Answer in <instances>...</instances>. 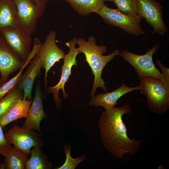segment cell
Masks as SVG:
<instances>
[{
	"instance_id": "cell-9",
	"label": "cell",
	"mask_w": 169,
	"mask_h": 169,
	"mask_svg": "<svg viewBox=\"0 0 169 169\" xmlns=\"http://www.w3.org/2000/svg\"><path fill=\"white\" fill-rule=\"evenodd\" d=\"M0 33L13 51L25 62L31 51L32 33L19 27H10L0 30Z\"/></svg>"
},
{
	"instance_id": "cell-13",
	"label": "cell",
	"mask_w": 169,
	"mask_h": 169,
	"mask_svg": "<svg viewBox=\"0 0 169 169\" xmlns=\"http://www.w3.org/2000/svg\"><path fill=\"white\" fill-rule=\"evenodd\" d=\"M22 127L40 132V123L47 118L43 105V93L39 81L36 84L34 97Z\"/></svg>"
},
{
	"instance_id": "cell-19",
	"label": "cell",
	"mask_w": 169,
	"mask_h": 169,
	"mask_svg": "<svg viewBox=\"0 0 169 169\" xmlns=\"http://www.w3.org/2000/svg\"><path fill=\"white\" fill-rule=\"evenodd\" d=\"M79 14L85 16L96 13L105 4L103 0H66Z\"/></svg>"
},
{
	"instance_id": "cell-30",
	"label": "cell",
	"mask_w": 169,
	"mask_h": 169,
	"mask_svg": "<svg viewBox=\"0 0 169 169\" xmlns=\"http://www.w3.org/2000/svg\"><path fill=\"white\" fill-rule=\"evenodd\" d=\"M3 84L2 82L1 79L0 78V88L2 85Z\"/></svg>"
},
{
	"instance_id": "cell-16",
	"label": "cell",
	"mask_w": 169,
	"mask_h": 169,
	"mask_svg": "<svg viewBox=\"0 0 169 169\" xmlns=\"http://www.w3.org/2000/svg\"><path fill=\"white\" fill-rule=\"evenodd\" d=\"M16 13V6L13 0H0V30L19 27Z\"/></svg>"
},
{
	"instance_id": "cell-25",
	"label": "cell",
	"mask_w": 169,
	"mask_h": 169,
	"mask_svg": "<svg viewBox=\"0 0 169 169\" xmlns=\"http://www.w3.org/2000/svg\"><path fill=\"white\" fill-rule=\"evenodd\" d=\"M3 126L0 124V155L5 157L9 151L11 144L6 138L3 131Z\"/></svg>"
},
{
	"instance_id": "cell-31",
	"label": "cell",
	"mask_w": 169,
	"mask_h": 169,
	"mask_svg": "<svg viewBox=\"0 0 169 169\" xmlns=\"http://www.w3.org/2000/svg\"><path fill=\"white\" fill-rule=\"evenodd\" d=\"M65 0L66 1V0Z\"/></svg>"
},
{
	"instance_id": "cell-7",
	"label": "cell",
	"mask_w": 169,
	"mask_h": 169,
	"mask_svg": "<svg viewBox=\"0 0 169 169\" xmlns=\"http://www.w3.org/2000/svg\"><path fill=\"white\" fill-rule=\"evenodd\" d=\"M77 39L74 37L69 41L65 43L69 48L68 53L65 54L63 58L64 64L61 68V74L59 83L55 85L48 88L47 92L52 93L54 101L57 108H60L61 105V99L59 98V91L62 90L64 98L66 99L68 94L65 92L64 86L70 75L72 74L71 70L72 67L75 65L77 67V61L76 60L77 55L80 53L78 48H76Z\"/></svg>"
},
{
	"instance_id": "cell-10",
	"label": "cell",
	"mask_w": 169,
	"mask_h": 169,
	"mask_svg": "<svg viewBox=\"0 0 169 169\" xmlns=\"http://www.w3.org/2000/svg\"><path fill=\"white\" fill-rule=\"evenodd\" d=\"M137 7L138 14L146 19L157 35L163 36L168 29L163 19L161 4L156 0H137Z\"/></svg>"
},
{
	"instance_id": "cell-21",
	"label": "cell",
	"mask_w": 169,
	"mask_h": 169,
	"mask_svg": "<svg viewBox=\"0 0 169 169\" xmlns=\"http://www.w3.org/2000/svg\"><path fill=\"white\" fill-rule=\"evenodd\" d=\"M28 155L11 147L4 157L3 162L6 169H25Z\"/></svg>"
},
{
	"instance_id": "cell-22",
	"label": "cell",
	"mask_w": 169,
	"mask_h": 169,
	"mask_svg": "<svg viewBox=\"0 0 169 169\" xmlns=\"http://www.w3.org/2000/svg\"><path fill=\"white\" fill-rule=\"evenodd\" d=\"M23 95L22 90L15 86L6 95L0 100V120Z\"/></svg>"
},
{
	"instance_id": "cell-20",
	"label": "cell",
	"mask_w": 169,
	"mask_h": 169,
	"mask_svg": "<svg viewBox=\"0 0 169 169\" xmlns=\"http://www.w3.org/2000/svg\"><path fill=\"white\" fill-rule=\"evenodd\" d=\"M40 146L33 147L31 150V156L26 162V169H49L52 164L47 156L43 152Z\"/></svg>"
},
{
	"instance_id": "cell-17",
	"label": "cell",
	"mask_w": 169,
	"mask_h": 169,
	"mask_svg": "<svg viewBox=\"0 0 169 169\" xmlns=\"http://www.w3.org/2000/svg\"><path fill=\"white\" fill-rule=\"evenodd\" d=\"M32 100L22 99L19 100L0 120L4 128L8 124L22 118H26Z\"/></svg>"
},
{
	"instance_id": "cell-29",
	"label": "cell",
	"mask_w": 169,
	"mask_h": 169,
	"mask_svg": "<svg viewBox=\"0 0 169 169\" xmlns=\"http://www.w3.org/2000/svg\"><path fill=\"white\" fill-rule=\"evenodd\" d=\"M104 2V1H107V2H112L114 1V0H103Z\"/></svg>"
},
{
	"instance_id": "cell-27",
	"label": "cell",
	"mask_w": 169,
	"mask_h": 169,
	"mask_svg": "<svg viewBox=\"0 0 169 169\" xmlns=\"http://www.w3.org/2000/svg\"><path fill=\"white\" fill-rule=\"evenodd\" d=\"M37 4L44 6H45L48 0H33Z\"/></svg>"
},
{
	"instance_id": "cell-3",
	"label": "cell",
	"mask_w": 169,
	"mask_h": 169,
	"mask_svg": "<svg viewBox=\"0 0 169 169\" xmlns=\"http://www.w3.org/2000/svg\"><path fill=\"white\" fill-rule=\"evenodd\" d=\"M141 93L147 98L149 110L162 114L169 109V84L151 77L140 79Z\"/></svg>"
},
{
	"instance_id": "cell-23",
	"label": "cell",
	"mask_w": 169,
	"mask_h": 169,
	"mask_svg": "<svg viewBox=\"0 0 169 169\" xmlns=\"http://www.w3.org/2000/svg\"><path fill=\"white\" fill-rule=\"evenodd\" d=\"M137 0H114L113 1L122 13L129 15L138 14Z\"/></svg>"
},
{
	"instance_id": "cell-8",
	"label": "cell",
	"mask_w": 169,
	"mask_h": 169,
	"mask_svg": "<svg viewBox=\"0 0 169 169\" xmlns=\"http://www.w3.org/2000/svg\"><path fill=\"white\" fill-rule=\"evenodd\" d=\"M57 33L51 31L47 35L44 42L40 45L37 54L41 65L42 68L45 70L44 78L45 91L48 84V73L50 68L56 62L63 59L65 52L59 48L56 44L55 40Z\"/></svg>"
},
{
	"instance_id": "cell-14",
	"label": "cell",
	"mask_w": 169,
	"mask_h": 169,
	"mask_svg": "<svg viewBox=\"0 0 169 169\" xmlns=\"http://www.w3.org/2000/svg\"><path fill=\"white\" fill-rule=\"evenodd\" d=\"M41 63L37 54L15 86L23 90V100H32V92L34 83L36 78L41 75Z\"/></svg>"
},
{
	"instance_id": "cell-1",
	"label": "cell",
	"mask_w": 169,
	"mask_h": 169,
	"mask_svg": "<svg viewBox=\"0 0 169 169\" xmlns=\"http://www.w3.org/2000/svg\"><path fill=\"white\" fill-rule=\"evenodd\" d=\"M129 105L103 112L98 120V126L100 139L105 148L115 159L123 160V156L129 158L137 152L142 141L130 138L123 119L125 114L131 113Z\"/></svg>"
},
{
	"instance_id": "cell-18",
	"label": "cell",
	"mask_w": 169,
	"mask_h": 169,
	"mask_svg": "<svg viewBox=\"0 0 169 169\" xmlns=\"http://www.w3.org/2000/svg\"><path fill=\"white\" fill-rule=\"evenodd\" d=\"M41 43L39 40L35 39L33 48L28 58L25 62L20 69L19 72L13 77L3 84L0 88V100L5 96L16 85L17 82L22 75L23 70L37 54Z\"/></svg>"
},
{
	"instance_id": "cell-12",
	"label": "cell",
	"mask_w": 169,
	"mask_h": 169,
	"mask_svg": "<svg viewBox=\"0 0 169 169\" xmlns=\"http://www.w3.org/2000/svg\"><path fill=\"white\" fill-rule=\"evenodd\" d=\"M24 62L11 49L0 33V73L3 84L8 81L11 74L21 69Z\"/></svg>"
},
{
	"instance_id": "cell-5",
	"label": "cell",
	"mask_w": 169,
	"mask_h": 169,
	"mask_svg": "<svg viewBox=\"0 0 169 169\" xmlns=\"http://www.w3.org/2000/svg\"><path fill=\"white\" fill-rule=\"evenodd\" d=\"M159 46V44H155L152 48L149 49L146 54L142 55L122 50L119 52V55L134 68L139 79L148 76L164 81L162 75L155 67L152 59L153 55L158 50Z\"/></svg>"
},
{
	"instance_id": "cell-2",
	"label": "cell",
	"mask_w": 169,
	"mask_h": 169,
	"mask_svg": "<svg viewBox=\"0 0 169 169\" xmlns=\"http://www.w3.org/2000/svg\"><path fill=\"white\" fill-rule=\"evenodd\" d=\"M95 38L90 36L87 41L83 38L77 39V44L79 45L78 49L80 53H83L85 61L91 68L94 76L93 88L90 95L94 96L96 89L102 88L105 91H107L105 83L101 77L102 71L106 64L111 61L116 56L119 55V50L116 49L107 55H103L106 53L107 47L106 45H97Z\"/></svg>"
},
{
	"instance_id": "cell-6",
	"label": "cell",
	"mask_w": 169,
	"mask_h": 169,
	"mask_svg": "<svg viewBox=\"0 0 169 169\" xmlns=\"http://www.w3.org/2000/svg\"><path fill=\"white\" fill-rule=\"evenodd\" d=\"M16 8L19 27L31 33L37 29L38 18L44 13L45 6L36 4L33 0H13Z\"/></svg>"
},
{
	"instance_id": "cell-11",
	"label": "cell",
	"mask_w": 169,
	"mask_h": 169,
	"mask_svg": "<svg viewBox=\"0 0 169 169\" xmlns=\"http://www.w3.org/2000/svg\"><path fill=\"white\" fill-rule=\"evenodd\" d=\"M4 135L15 148L28 155L32 148L42 147L43 145L40 134L35 130L26 129L18 125L11 128Z\"/></svg>"
},
{
	"instance_id": "cell-4",
	"label": "cell",
	"mask_w": 169,
	"mask_h": 169,
	"mask_svg": "<svg viewBox=\"0 0 169 169\" xmlns=\"http://www.w3.org/2000/svg\"><path fill=\"white\" fill-rule=\"evenodd\" d=\"M96 13L105 23L117 27L132 35L138 36L145 33L141 23L143 18L138 14H126L117 8H110L105 4Z\"/></svg>"
},
{
	"instance_id": "cell-28",
	"label": "cell",
	"mask_w": 169,
	"mask_h": 169,
	"mask_svg": "<svg viewBox=\"0 0 169 169\" xmlns=\"http://www.w3.org/2000/svg\"><path fill=\"white\" fill-rule=\"evenodd\" d=\"M5 169V165L3 162L0 164V169Z\"/></svg>"
},
{
	"instance_id": "cell-15",
	"label": "cell",
	"mask_w": 169,
	"mask_h": 169,
	"mask_svg": "<svg viewBox=\"0 0 169 169\" xmlns=\"http://www.w3.org/2000/svg\"><path fill=\"white\" fill-rule=\"evenodd\" d=\"M141 90L140 85L134 87L126 86L123 82L117 89L110 92L102 93L91 97L89 103L90 105L101 106L106 111H109L115 107L117 101L122 96L132 91Z\"/></svg>"
},
{
	"instance_id": "cell-26",
	"label": "cell",
	"mask_w": 169,
	"mask_h": 169,
	"mask_svg": "<svg viewBox=\"0 0 169 169\" xmlns=\"http://www.w3.org/2000/svg\"><path fill=\"white\" fill-rule=\"evenodd\" d=\"M156 63L161 70V73L162 75L164 82L169 84V69L166 67L158 59L156 60Z\"/></svg>"
},
{
	"instance_id": "cell-24",
	"label": "cell",
	"mask_w": 169,
	"mask_h": 169,
	"mask_svg": "<svg viewBox=\"0 0 169 169\" xmlns=\"http://www.w3.org/2000/svg\"><path fill=\"white\" fill-rule=\"evenodd\" d=\"M64 148L66 156L65 161L62 165L56 168L57 169H74L79 163L86 158L85 155H82L77 158H73L70 155V146L66 143Z\"/></svg>"
}]
</instances>
